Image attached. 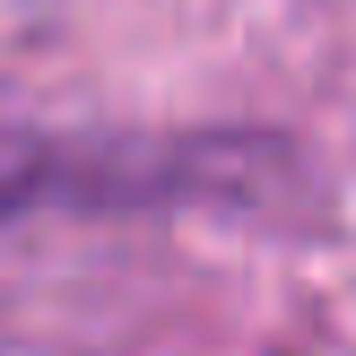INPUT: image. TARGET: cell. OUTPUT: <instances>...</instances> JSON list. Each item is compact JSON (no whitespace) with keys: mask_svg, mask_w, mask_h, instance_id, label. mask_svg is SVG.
<instances>
[{"mask_svg":"<svg viewBox=\"0 0 356 356\" xmlns=\"http://www.w3.org/2000/svg\"><path fill=\"white\" fill-rule=\"evenodd\" d=\"M313 174L261 131H26L0 122V218L26 209H226V218H313Z\"/></svg>","mask_w":356,"mask_h":356,"instance_id":"1","label":"cell"}]
</instances>
